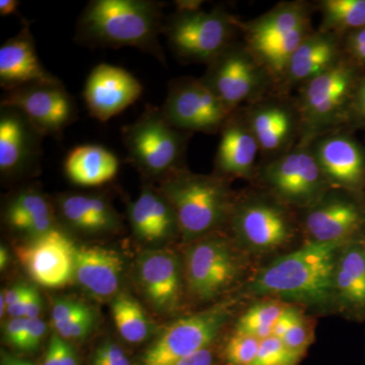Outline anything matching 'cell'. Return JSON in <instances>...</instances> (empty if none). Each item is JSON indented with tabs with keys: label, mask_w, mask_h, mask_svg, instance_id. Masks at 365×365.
Returning <instances> with one entry per match:
<instances>
[{
	"label": "cell",
	"mask_w": 365,
	"mask_h": 365,
	"mask_svg": "<svg viewBox=\"0 0 365 365\" xmlns=\"http://www.w3.org/2000/svg\"><path fill=\"white\" fill-rule=\"evenodd\" d=\"M163 25L160 2L91 0L79 16L74 39L91 48H135L165 64L160 43Z\"/></svg>",
	"instance_id": "cell-1"
},
{
	"label": "cell",
	"mask_w": 365,
	"mask_h": 365,
	"mask_svg": "<svg viewBox=\"0 0 365 365\" xmlns=\"http://www.w3.org/2000/svg\"><path fill=\"white\" fill-rule=\"evenodd\" d=\"M344 246L337 242H309L260 271L250 290L311 304L325 302L335 294L337 253Z\"/></svg>",
	"instance_id": "cell-2"
},
{
	"label": "cell",
	"mask_w": 365,
	"mask_h": 365,
	"mask_svg": "<svg viewBox=\"0 0 365 365\" xmlns=\"http://www.w3.org/2000/svg\"><path fill=\"white\" fill-rule=\"evenodd\" d=\"M158 189L174 209L185 239L202 237L225 222L230 213V193L222 177L182 169L165 178Z\"/></svg>",
	"instance_id": "cell-3"
},
{
	"label": "cell",
	"mask_w": 365,
	"mask_h": 365,
	"mask_svg": "<svg viewBox=\"0 0 365 365\" xmlns=\"http://www.w3.org/2000/svg\"><path fill=\"white\" fill-rule=\"evenodd\" d=\"M188 133L170 125L160 108L148 106L133 123L122 128L127 162L145 179L160 182L182 169Z\"/></svg>",
	"instance_id": "cell-4"
},
{
	"label": "cell",
	"mask_w": 365,
	"mask_h": 365,
	"mask_svg": "<svg viewBox=\"0 0 365 365\" xmlns=\"http://www.w3.org/2000/svg\"><path fill=\"white\" fill-rule=\"evenodd\" d=\"M234 21L225 11H176L165 21L163 34L170 50L185 61L209 62L228 47Z\"/></svg>",
	"instance_id": "cell-5"
},
{
	"label": "cell",
	"mask_w": 365,
	"mask_h": 365,
	"mask_svg": "<svg viewBox=\"0 0 365 365\" xmlns=\"http://www.w3.org/2000/svg\"><path fill=\"white\" fill-rule=\"evenodd\" d=\"M160 110L175 128L205 133L222 129L230 113L202 79L191 78L170 81Z\"/></svg>",
	"instance_id": "cell-6"
},
{
	"label": "cell",
	"mask_w": 365,
	"mask_h": 365,
	"mask_svg": "<svg viewBox=\"0 0 365 365\" xmlns=\"http://www.w3.org/2000/svg\"><path fill=\"white\" fill-rule=\"evenodd\" d=\"M225 304L178 319L143 353L140 365H172L209 347L227 323Z\"/></svg>",
	"instance_id": "cell-7"
},
{
	"label": "cell",
	"mask_w": 365,
	"mask_h": 365,
	"mask_svg": "<svg viewBox=\"0 0 365 365\" xmlns=\"http://www.w3.org/2000/svg\"><path fill=\"white\" fill-rule=\"evenodd\" d=\"M0 106L21 110L45 136H60L78 119L76 101L61 81L4 91Z\"/></svg>",
	"instance_id": "cell-8"
},
{
	"label": "cell",
	"mask_w": 365,
	"mask_h": 365,
	"mask_svg": "<svg viewBox=\"0 0 365 365\" xmlns=\"http://www.w3.org/2000/svg\"><path fill=\"white\" fill-rule=\"evenodd\" d=\"M45 138L21 110L0 106V174L6 180L28 177L39 169Z\"/></svg>",
	"instance_id": "cell-9"
},
{
	"label": "cell",
	"mask_w": 365,
	"mask_h": 365,
	"mask_svg": "<svg viewBox=\"0 0 365 365\" xmlns=\"http://www.w3.org/2000/svg\"><path fill=\"white\" fill-rule=\"evenodd\" d=\"M76 246L56 227L16 247L19 261L34 281L42 287H66L74 277Z\"/></svg>",
	"instance_id": "cell-10"
},
{
	"label": "cell",
	"mask_w": 365,
	"mask_h": 365,
	"mask_svg": "<svg viewBox=\"0 0 365 365\" xmlns=\"http://www.w3.org/2000/svg\"><path fill=\"white\" fill-rule=\"evenodd\" d=\"M237 275V264L227 242L218 237L190 247L185 261L188 289L197 299L208 300L222 294Z\"/></svg>",
	"instance_id": "cell-11"
},
{
	"label": "cell",
	"mask_w": 365,
	"mask_h": 365,
	"mask_svg": "<svg viewBox=\"0 0 365 365\" xmlns=\"http://www.w3.org/2000/svg\"><path fill=\"white\" fill-rule=\"evenodd\" d=\"M143 86L122 67L98 64L86 78L83 98L91 116L107 122L135 103Z\"/></svg>",
	"instance_id": "cell-12"
},
{
	"label": "cell",
	"mask_w": 365,
	"mask_h": 365,
	"mask_svg": "<svg viewBox=\"0 0 365 365\" xmlns=\"http://www.w3.org/2000/svg\"><path fill=\"white\" fill-rule=\"evenodd\" d=\"M208 64L202 81L230 112L260 85V72L244 50L228 46Z\"/></svg>",
	"instance_id": "cell-13"
},
{
	"label": "cell",
	"mask_w": 365,
	"mask_h": 365,
	"mask_svg": "<svg viewBox=\"0 0 365 365\" xmlns=\"http://www.w3.org/2000/svg\"><path fill=\"white\" fill-rule=\"evenodd\" d=\"M356 88V74L351 66L334 64L307 81L302 93V110L309 123H326L345 104Z\"/></svg>",
	"instance_id": "cell-14"
},
{
	"label": "cell",
	"mask_w": 365,
	"mask_h": 365,
	"mask_svg": "<svg viewBox=\"0 0 365 365\" xmlns=\"http://www.w3.org/2000/svg\"><path fill=\"white\" fill-rule=\"evenodd\" d=\"M137 277L145 299L160 313L179 307L182 294L181 267L175 254L145 252L137 262Z\"/></svg>",
	"instance_id": "cell-15"
},
{
	"label": "cell",
	"mask_w": 365,
	"mask_h": 365,
	"mask_svg": "<svg viewBox=\"0 0 365 365\" xmlns=\"http://www.w3.org/2000/svg\"><path fill=\"white\" fill-rule=\"evenodd\" d=\"M59 81L41 63L30 25L24 21L20 32L0 48V86L9 91L36 83Z\"/></svg>",
	"instance_id": "cell-16"
},
{
	"label": "cell",
	"mask_w": 365,
	"mask_h": 365,
	"mask_svg": "<svg viewBox=\"0 0 365 365\" xmlns=\"http://www.w3.org/2000/svg\"><path fill=\"white\" fill-rule=\"evenodd\" d=\"M323 172L317 158L307 151L287 153L266 168V182L283 198L307 201L313 198L322 185Z\"/></svg>",
	"instance_id": "cell-17"
},
{
	"label": "cell",
	"mask_w": 365,
	"mask_h": 365,
	"mask_svg": "<svg viewBox=\"0 0 365 365\" xmlns=\"http://www.w3.org/2000/svg\"><path fill=\"white\" fill-rule=\"evenodd\" d=\"M53 205L57 220L81 234H107L121 227L119 215L102 194H61Z\"/></svg>",
	"instance_id": "cell-18"
},
{
	"label": "cell",
	"mask_w": 365,
	"mask_h": 365,
	"mask_svg": "<svg viewBox=\"0 0 365 365\" xmlns=\"http://www.w3.org/2000/svg\"><path fill=\"white\" fill-rule=\"evenodd\" d=\"M122 272L123 261L116 252L101 247H76L74 277L93 297H115L121 285Z\"/></svg>",
	"instance_id": "cell-19"
},
{
	"label": "cell",
	"mask_w": 365,
	"mask_h": 365,
	"mask_svg": "<svg viewBox=\"0 0 365 365\" xmlns=\"http://www.w3.org/2000/svg\"><path fill=\"white\" fill-rule=\"evenodd\" d=\"M4 220L9 230L28 240L58 227L54 205L35 187L19 189L9 197L4 208Z\"/></svg>",
	"instance_id": "cell-20"
},
{
	"label": "cell",
	"mask_w": 365,
	"mask_h": 365,
	"mask_svg": "<svg viewBox=\"0 0 365 365\" xmlns=\"http://www.w3.org/2000/svg\"><path fill=\"white\" fill-rule=\"evenodd\" d=\"M365 225V212L359 204L335 198L319 204L309 213L307 227L314 242L348 244Z\"/></svg>",
	"instance_id": "cell-21"
},
{
	"label": "cell",
	"mask_w": 365,
	"mask_h": 365,
	"mask_svg": "<svg viewBox=\"0 0 365 365\" xmlns=\"http://www.w3.org/2000/svg\"><path fill=\"white\" fill-rule=\"evenodd\" d=\"M129 222L139 241L160 244L167 241L178 227L174 209L160 189L144 186L138 198L129 205Z\"/></svg>",
	"instance_id": "cell-22"
},
{
	"label": "cell",
	"mask_w": 365,
	"mask_h": 365,
	"mask_svg": "<svg viewBox=\"0 0 365 365\" xmlns=\"http://www.w3.org/2000/svg\"><path fill=\"white\" fill-rule=\"evenodd\" d=\"M322 172L338 186L359 189L365 180V153L346 136H334L319 143L316 155Z\"/></svg>",
	"instance_id": "cell-23"
},
{
	"label": "cell",
	"mask_w": 365,
	"mask_h": 365,
	"mask_svg": "<svg viewBox=\"0 0 365 365\" xmlns=\"http://www.w3.org/2000/svg\"><path fill=\"white\" fill-rule=\"evenodd\" d=\"M235 227L242 240L258 249L282 246L292 234L284 213L276 206L266 203L242 206L235 213Z\"/></svg>",
	"instance_id": "cell-24"
},
{
	"label": "cell",
	"mask_w": 365,
	"mask_h": 365,
	"mask_svg": "<svg viewBox=\"0 0 365 365\" xmlns=\"http://www.w3.org/2000/svg\"><path fill=\"white\" fill-rule=\"evenodd\" d=\"M335 294L346 309L356 316L365 314V247L362 240L345 245L336 264Z\"/></svg>",
	"instance_id": "cell-25"
},
{
	"label": "cell",
	"mask_w": 365,
	"mask_h": 365,
	"mask_svg": "<svg viewBox=\"0 0 365 365\" xmlns=\"http://www.w3.org/2000/svg\"><path fill=\"white\" fill-rule=\"evenodd\" d=\"M119 169V158L104 146L96 144L76 146L64 163L69 181L81 187L107 184L117 176Z\"/></svg>",
	"instance_id": "cell-26"
},
{
	"label": "cell",
	"mask_w": 365,
	"mask_h": 365,
	"mask_svg": "<svg viewBox=\"0 0 365 365\" xmlns=\"http://www.w3.org/2000/svg\"><path fill=\"white\" fill-rule=\"evenodd\" d=\"M260 146L253 132L237 121H227L215 157V168L222 176H248Z\"/></svg>",
	"instance_id": "cell-27"
},
{
	"label": "cell",
	"mask_w": 365,
	"mask_h": 365,
	"mask_svg": "<svg viewBox=\"0 0 365 365\" xmlns=\"http://www.w3.org/2000/svg\"><path fill=\"white\" fill-rule=\"evenodd\" d=\"M338 45L329 33L307 36L288 66V76L294 81H309L337 63Z\"/></svg>",
	"instance_id": "cell-28"
},
{
	"label": "cell",
	"mask_w": 365,
	"mask_h": 365,
	"mask_svg": "<svg viewBox=\"0 0 365 365\" xmlns=\"http://www.w3.org/2000/svg\"><path fill=\"white\" fill-rule=\"evenodd\" d=\"M306 9L287 4L260 16L247 28L253 50L279 42L300 28L309 26Z\"/></svg>",
	"instance_id": "cell-29"
},
{
	"label": "cell",
	"mask_w": 365,
	"mask_h": 365,
	"mask_svg": "<svg viewBox=\"0 0 365 365\" xmlns=\"http://www.w3.org/2000/svg\"><path fill=\"white\" fill-rule=\"evenodd\" d=\"M251 126L259 146L265 150H275L289 136L292 118L287 110L272 106L255 113Z\"/></svg>",
	"instance_id": "cell-30"
},
{
	"label": "cell",
	"mask_w": 365,
	"mask_h": 365,
	"mask_svg": "<svg viewBox=\"0 0 365 365\" xmlns=\"http://www.w3.org/2000/svg\"><path fill=\"white\" fill-rule=\"evenodd\" d=\"M112 316L120 336L132 344L144 342L150 333V321L137 300L119 294L112 302Z\"/></svg>",
	"instance_id": "cell-31"
},
{
	"label": "cell",
	"mask_w": 365,
	"mask_h": 365,
	"mask_svg": "<svg viewBox=\"0 0 365 365\" xmlns=\"http://www.w3.org/2000/svg\"><path fill=\"white\" fill-rule=\"evenodd\" d=\"M321 7L327 31L365 29V0H326Z\"/></svg>",
	"instance_id": "cell-32"
},
{
	"label": "cell",
	"mask_w": 365,
	"mask_h": 365,
	"mask_svg": "<svg viewBox=\"0 0 365 365\" xmlns=\"http://www.w3.org/2000/svg\"><path fill=\"white\" fill-rule=\"evenodd\" d=\"M287 307L278 302H263L250 307L237 324L235 333L264 340L273 335V329Z\"/></svg>",
	"instance_id": "cell-33"
},
{
	"label": "cell",
	"mask_w": 365,
	"mask_h": 365,
	"mask_svg": "<svg viewBox=\"0 0 365 365\" xmlns=\"http://www.w3.org/2000/svg\"><path fill=\"white\" fill-rule=\"evenodd\" d=\"M261 340L253 336L235 333L225 347L227 365H251L256 359Z\"/></svg>",
	"instance_id": "cell-34"
},
{
	"label": "cell",
	"mask_w": 365,
	"mask_h": 365,
	"mask_svg": "<svg viewBox=\"0 0 365 365\" xmlns=\"http://www.w3.org/2000/svg\"><path fill=\"white\" fill-rule=\"evenodd\" d=\"M299 356L290 351L279 338L261 340L256 359L251 365H294Z\"/></svg>",
	"instance_id": "cell-35"
},
{
	"label": "cell",
	"mask_w": 365,
	"mask_h": 365,
	"mask_svg": "<svg viewBox=\"0 0 365 365\" xmlns=\"http://www.w3.org/2000/svg\"><path fill=\"white\" fill-rule=\"evenodd\" d=\"M95 314L91 307L71 317V319L54 326L57 335L64 340H81L86 337L93 329Z\"/></svg>",
	"instance_id": "cell-36"
},
{
	"label": "cell",
	"mask_w": 365,
	"mask_h": 365,
	"mask_svg": "<svg viewBox=\"0 0 365 365\" xmlns=\"http://www.w3.org/2000/svg\"><path fill=\"white\" fill-rule=\"evenodd\" d=\"M91 365H131L126 352L113 341L98 345L93 355Z\"/></svg>",
	"instance_id": "cell-37"
},
{
	"label": "cell",
	"mask_w": 365,
	"mask_h": 365,
	"mask_svg": "<svg viewBox=\"0 0 365 365\" xmlns=\"http://www.w3.org/2000/svg\"><path fill=\"white\" fill-rule=\"evenodd\" d=\"M281 340L288 349L297 354V356L299 357L304 352L307 346L309 345V336L302 316L297 319L294 326L287 331Z\"/></svg>",
	"instance_id": "cell-38"
},
{
	"label": "cell",
	"mask_w": 365,
	"mask_h": 365,
	"mask_svg": "<svg viewBox=\"0 0 365 365\" xmlns=\"http://www.w3.org/2000/svg\"><path fill=\"white\" fill-rule=\"evenodd\" d=\"M47 330L45 322L42 319H26V327L20 349L21 351L31 352L39 347Z\"/></svg>",
	"instance_id": "cell-39"
},
{
	"label": "cell",
	"mask_w": 365,
	"mask_h": 365,
	"mask_svg": "<svg viewBox=\"0 0 365 365\" xmlns=\"http://www.w3.org/2000/svg\"><path fill=\"white\" fill-rule=\"evenodd\" d=\"M88 306L83 302L73 299H59L55 302L51 312L53 327L63 323L71 317L81 313Z\"/></svg>",
	"instance_id": "cell-40"
},
{
	"label": "cell",
	"mask_w": 365,
	"mask_h": 365,
	"mask_svg": "<svg viewBox=\"0 0 365 365\" xmlns=\"http://www.w3.org/2000/svg\"><path fill=\"white\" fill-rule=\"evenodd\" d=\"M26 318H11L7 322L4 329V338L9 345L20 349L21 340L25 334Z\"/></svg>",
	"instance_id": "cell-41"
},
{
	"label": "cell",
	"mask_w": 365,
	"mask_h": 365,
	"mask_svg": "<svg viewBox=\"0 0 365 365\" xmlns=\"http://www.w3.org/2000/svg\"><path fill=\"white\" fill-rule=\"evenodd\" d=\"M300 316L302 314L297 309H292V307H287L282 314H281L280 318L278 319L277 323L274 326L272 336L282 339L283 336L294 326V324Z\"/></svg>",
	"instance_id": "cell-42"
},
{
	"label": "cell",
	"mask_w": 365,
	"mask_h": 365,
	"mask_svg": "<svg viewBox=\"0 0 365 365\" xmlns=\"http://www.w3.org/2000/svg\"><path fill=\"white\" fill-rule=\"evenodd\" d=\"M347 45L353 57L365 64V29L352 31L348 37Z\"/></svg>",
	"instance_id": "cell-43"
},
{
	"label": "cell",
	"mask_w": 365,
	"mask_h": 365,
	"mask_svg": "<svg viewBox=\"0 0 365 365\" xmlns=\"http://www.w3.org/2000/svg\"><path fill=\"white\" fill-rule=\"evenodd\" d=\"M172 365H216L215 355L209 347L185 357Z\"/></svg>",
	"instance_id": "cell-44"
},
{
	"label": "cell",
	"mask_w": 365,
	"mask_h": 365,
	"mask_svg": "<svg viewBox=\"0 0 365 365\" xmlns=\"http://www.w3.org/2000/svg\"><path fill=\"white\" fill-rule=\"evenodd\" d=\"M55 335H56L60 365H78V357L73 348L66 342V340L62 339L57 334Z\"/></svg>",
	"instance_id": "cell-45"
},
{
	"label": "cell",
	"mask_w": 365,
	"mask_h": 365,
	"mask_svg": "<svg viewBox=\"0 0 365 365\" xmlns=\"http://www.w3.org/2000/svg\"><path fill=\"white\" fill-rule=\"evenodd\" d=\"M352 102L353 110L365 122V78L357 83L353 93Z\"/></svg>",
	"instance_id": "cell-46"
},
{
	"label": "cell",
	"mask_w": 365,
	"mask_h": 365,
	"mask_svg": "<svg viewBox=\"0 0 365 365\" xmlns=\"http://www.w3.org/2000/svg\"><path fill=\"white\" fill-rule=\"evenodd\" d=\"M42 307V300L38 290L35 287L32 288L30 299H29L28 309H26V319L39 318Z\"/></svg>",
	"instance_id": "cell-47"
},
{
	"label": "cell",
	"mask_w": 365,
	"mask_h": 365,
	"mask_svg": "<svg viewBox=\"0 0 365 365\" xmlns=\"http://www.w3.org/2000/svg\"><path fill=\"white\" fill-rule=\"evenodd\" d=\"M29 287H30L26 284H16L9 288V289H7L6 292H4V299H6L7 307L14 304V302H18L19 299H21V297L25 295L26 292H28Z\"/></svg>",
	"instance_id": "cell-48"
},
{
	"label": "cell",
	"mask_w": 365,
	"mask_h": 365,
	"mask_svg": "<svg viewBox=\"0 0 365 365\" xmlns=\"http://www.w3.org/2000/svg\"><path fill=\"white\" fill-rule=\"evenodd\" d=\"M42 365H60L58 349H57L56 335H53L45 353Z\"/></svg>",
	"instance_id": "cell-49"
},
{
	"label": "cell",
	"mask_w": 365,
	"mask_h": 365,
	"mask_svg": "<svg viewBox=\"0 0 365 365\" xmlns=\"http://www.w3.org/2000/svg\"><path fill=\"white\" fill-rule=\"evenodd\" d=\"M203 2L199 0H177L175 4L177 6V11L181 13H193V11H200V7Z\"/></svg>",
	"instance_id": "cell-50"
},
{
	"label": "cell",
	"mask_w": 365,
	"mask_h": 365,
	"mask_svg": "<svg viewBox=\"0 0 365 365\" xmlns=\"http://www.w3.org/2000/svg\"><path fill=\"white\" fill-rule=\"evenodd\" d=\"M20 1L18 0H0V14L2 16H11L18 11Z\"/></svg>",
	"instance_id": "cell-51"
},
{
	"label": "cell",
	"mask_w": 365,
	"mask_h": 365,
	"mask_svg": "<svg viewBox=\"0 0 365 365\" xmlns=\"http://www.w3.org/2000/svg\"><path fill=\"white\" fill-rule=\"evenodd\" d=\"M1 365H35L28 360L18 359V357L11 356L6 352L1 354Z\"/></svg>",
	"instance_id": "cell-52"
},
{
	"label": "cell",
	"mask_w": 365,
	"mask_h": 365,
	"mask_svg": "<svg viewBox=\"0 0 365 365\" xmlns=\"http://www.w3.org/2000/svg\"><path fill=\"white\" fill-rule=\"evenodd\" d=\"M9 255L6 247L1 246L0 248V268L1 270H4L9 265Z\"/></svg>",
	"instance_id": "cell-53"
},
{
	"label": "cell",
	"mask_w": 365,
	"mask_h": 365,
	"mask_svg": "<svg viewBox=\"0 0 365 365\" xmlns=\"http://www.w3.org/2000/svg\"><path fill=\"white\" fill-rule=\"evenodd\" d=\"M7 311V304L6 299H4V292L0 295V316L4 317V313Z\"/></svg>",
	"instance_id": "cell-54"
},
{
	"label": "cell",
	"mask_w": 365,
	"mask_h": 365,
	"mask_svg": "<svg viewBox=\"0 0 365 365\" xmlns=\"http://www.w3.org/2000/svg\"><path fill=\"white\" fill-rule=\"evenodd\" d=\"M362 241H364V247H365V235H364V239H362Z\"/></svg>",
	"instance_id": "cell-55"
}]
</instances>
